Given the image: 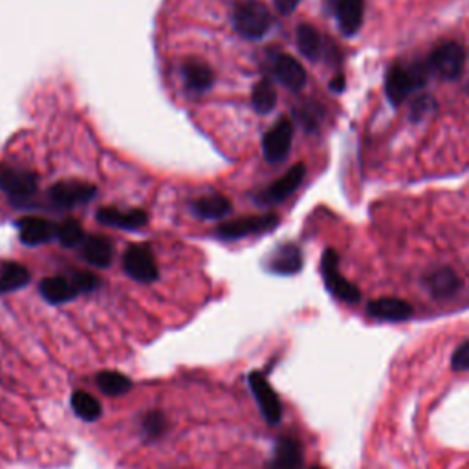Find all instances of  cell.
Wrapping results in <instances>:
<instances>
[{"label": "cell", "mask_w": 469, "mask_h": 469, "mask_svg": "<svg viewBox=\"0 0 469 469\" xmlns=\"http://www.w3.org/2000/svg\"><path fill=\"white\" fill-rule=\"evenodd\" d=\"M271 24V13L261 0H237L233 4V26L240 37L259 41L268 34Z\"/></svg>", "instance_id": "1"}, {"label": "cell", "mask_w": 469, "mask_h": 469, "mask_svg": "<svg viewBox=\"0 0 469 469\" xmlns=\"http://www.w3.org/2000/svg\"><path fill=\"white\" fill-rule=\"evenodd\" d=\"M425 65H413L411 69H403L401 65H392L385 76V93L394 107H400L411 96V92L427 85Z\"/></svg>", "instance_id": "2"}, {"label": "cell", "mask_w": 469, "mask_h": 469, "mask_svg": "<svg viewBox=\"0 0 469 469\" xmlns=\"http://www.w3.org/2000/svg\"><path fill=\"white\" fill-rule=\"evenodd\" d=\"M321 273L325 279V287L327 290L339 301L356 304L361 299V292L358 287H354L351 280H347L339 273V255L334 252V249H327L321 259Z\"/></svg>", "instance_id": "3"}, {"label": "cell", "mask_w": 469, "mask_h": 469, "mask_svg": "<svg viewBox=\"0 0 469 469\" xmlns=\"http://www.w3.org/2000/svg\"><path fill=\"white\" fill-rule=\"evenodd\" d=\"M279 216L273 213L268 214H254V216H242L235 221L224 222L216 228L214 235L222 240H237L249 235H261L273 231L279 226Z\"/></svg>", "instance_id": "4"}, {"label": "cell", "mask_w": 469, "mask_h": 469, "mask_svg": "<svg viewBox=\"0 0 469 469\" xmlns=\"http://www.w3.org/2000/svg\"><path fill=\"white\" fill-rule=\"evenodd\" d=\"M465 67V50L458 43H444L429 57V70L442 79L457 81Z\"/></svg>", "instance_id": "5"}, {"label": "cell", "mask_w": 469, "mask_h": 469, "mask_svg": "<svg viewBox=\"0 0 469 469\" xmlns=\"http://www.w3.org/2000/svg\"><path fill=\"white\" fill-rule=\"evenodd\" d=\"M37 174L31 171L17 169L6 164H0V190H3L12 200H28L37 191Z\"/></svg>", "instance_id": "6"}, {"label": "cell", "mask_w": 469, "mask_h": 469, "mask_svg": "<svg viewBox=\"0 0 469 469\" xmlns=\"http://www.w3.org/2000/svg\"><path fill=\"white\" fill-rule=\"evenodd\" d=\"M294 140V123L288 117H280L263 138V152L270 164L287 160Z\"/></svg>", "instance_id": "7"}, {"label": "cell", "mask_w": 469, "mask_h": 469, "mask_svg": "<svg viewBox=\"0 0 469 469\" xmlns=\"http://www.w3.org/2000/svg\"><path fill=\"white\" fill-rule=\"evenodd\" d=\"M123 270L138 283H152L158 279V266L147 244H134L125 252Z\"/></svg>", "instance_id": "8"}, {"label": "cell", "mask_w": 469, "mask_h": 469, "mask_svg": "<svg viewBox=\"0 0 469 469\" xmlns=\"http://www.w3.org/2000/svg\"><path fill=\"white\" fill-rule=\"evenodd\" d=\"M247 382H249V387H252V392L259 403L261 413L266 418V422L270 425H277L280 418H283V405H280L277 392L271 389L264 374L254 370L252 374H249Z\"/></svg>", "instance_id": "9"}, {"label": "cell", "mask_w": 469, "mask_h": 469, "mask_svg": "<svg viewBox=\"0 0 469 469\" xmlns=\"http://www.w3.org/2000/svg\"><path fill=\"white\" fill-rule=\"evenodd\" d=\"M98 190L92 183L77 180H62L50 187L48 197L59 207H76L79 204L90 202L96 197Z\"/></svg>", "instance_id": "10"}, {"label": "cell", "mask_w": 469, "mask_h": 469, "mask_svg": "<svg viewBox=\"0 0 469 469\" xmlns=\"http://www.w3.org/2000/svg\"><path fill=\"white\" fill-rule=\"evenodd\" d=\"M304 176H306L304 164H295L285 176H280L279 180H275L266 191H263L259 195V202L261 204L285 202L290 195H294L299 190Z\"/></svg>", "instance_id": "11"}, {"label": "cell", "mask_w": 469, "mask_h": 469, "mask_svg": "<svg viewBox=\"0 0 469 469\" xmlns=\"http://www.w3.org/2000/svg\"><path fill=\"white\" fill-rule=\"evenodd\" d=\"M424 288L429 292L433 299L446 301L460 292L462 280L455 270L444 266L439 270H433L424 277Z\"/></svg>", "instance_id": "12"}, {"label": "cell", "mask_w": 469, "mask_h": 469, "mask_svg": "<svg viewBox=\"0 0 469 469\" xmlns=\"http://www.w3.org/2000/svg\"><path fill=\"white\" fill-rule=\"evenodd\" d=\"M413 304L403 299L396 297H382V299H374L367 306V314L374 319L380 321H392V323H401L408 321L413 316Z\"/></svg>", "instance_id": "13"}, {"label": "cell", "mask_w": 469, "mask_h": 469, "mask_svg": "<svg viewBox=\"0 0 469 469\" xmlns=\"http://www.w3.org/2000/svg\"><path fill=\"white\" fill-rule=\"evenodd\" d=\"M19 239L26 246H39L57 237V226L41 216H22L15 222Z\"/></svg>", "instance_id": "14"}, {"label": "cell", "mask_w": 469, "mask_h": 469, "mask_svg": "<svg viewBox=\"0 0 469 469\" xmlns=\"http://www.w3.org/2000/svg\"><path fill=\"white\" fill-rule=\"evenodd\" d=\"M98 222L117 230H142L149 222V214L143 209L121 211L116 207H100Z\"/></svg>", "instance_id": "15"}, {"label": "cell", "mask_w": 469, "mask_h": 469, "mask_svg": "<svg viewBox=\"0 0 469 469\" xmlns=\"http://www.w3.org/2000/svg\"><path fill=\"white\" fill-rule=\"evenodd\" d=\"M268 270L277 275H294L303 268V254L301 249L292 244H280L275 252L268 257Z\"/></svg>", "instance_id": "16"}, {"label": "cell", "mask_w": 469, "mask_h": 469, "mask_svg": "<svg viewBox=\"0 0 469 469\" xmlns=\"http://www.w3.org/2000/svg\"><path fill=\"white\" fill-rule=\"evenodd\" d=\"M365 17V0H337L336 3V19L339 29L347 37L356 36L363 26Z\"/></svg>", "instance_id": "17"}, {"label": "cell", "mask_w": 469, "mask_h": 469, "mask_svg": "<svg viewBox=\"0 0 469 469\" xmlns=\"http://www.w3.org/2000/svg\"><path fill=\"white\" fill-rule=\"evenodd\" d=\"M273 74L288 90L297 92L306 85V70L292 55H279L273 62Z\"/></svg>", "instance_id": "18"}, {"label": "cell", "mask_w": 469, "mask_h": 469, "mask_svg": "<svg viewBox=\"0 0 469 469\" xmlns=\"http://www.w3.org/2000/svg\"><path fill=\"white\" fill-rule=\"evenodd\" d=\"M39 292L52 304L69 303L79 295V290L74 285L72 277H61V275L43 279L41 285H39Z\"/></svg>", "instance_id": "19"}, {"label": "cell", "mask_w": 469, "mask_h": 469, "mask_svg": "<svg viewBox=\"0 0 469 469\" xmlns=\"http://www.w3.org/2000/svg\"><path fill=\"white\" fill-rule=\"evenodd\" d=\"M81 249H83L85 261H88L92 266L107 268L112 263L114 246H112L110 239H107L105 235H88V237H85V240L81 244Z\"/></svg>", "instance_id": "20"}, {"label": "cell", "mask_w": 469, "mask_h": 469, "mask_svg": "<svg viewBox=\"0 0 469 469\" xmlns=\"http://www.w3.org/2000/svg\"><path fill=\"white\" fill-rule=\"evenodd\" d=\"M185 88L193 93H204L213 86V70L200 61H187L182 69Z\"/></svg>", "instance_id": "21"}, {"label": "cell", "mask_w": 469, "mask_h": 469, "mask_svg": "<svg viewBox=\"0 0 469 469\" xmlns=\"http://www.w3.org/2000/svg\"><path fill=\"white\" fill-rule=\"evenodd\" d=\"M295 41H297L299 52L310 61H318L325 53L323 36L314 26L299 24L295 29Z\"/></svg>", "instance_id": "22"}, {"label": "cell", "mask_w": 469, "mask_h": 469, "mask_svg": "<svg viewBox=\"0 0 469 469\" xmlns=\"http://www.w3.org/2000/svg\"><path fill=\"white\" fill-rule=\"evenodd\" d=\"M303 448L295 439L279 441L273 457V469H301Z\"/></svg>", "instance_id": "23"}, {"label": "cell", "mask_w": 469, "mask_h": 469, "mask_svg": "<svg viewBox=\"0 0 469 469\" xmlns=\"http://www.w3.org/2000/svg\"><path fill=\"white\" fill-rule=\"evenodd\" d=\"M191 211L197 216L206 218V221H216V218H222L231 211V202L222 195L202 197L191 202Z\"/></svg>", "instance_id": "24"}, {"label": "cell", "mask_w": 469, "mask_h": 469, "mask_svg": "<svg viewBox=\"0 0 469 469\" xmlns=\"http://www.w3.org/2000/svg\"><path fill=\"white\" fill-rule=\"evenodd\" d=\"M29 283V271L19 263H8L0 273V294H10L24 288Z\"/></svg>", "instance_id": "25"}, {"label": "cell", "mask_w": 469, "mask_h": 469, "mask_svg": "<svg viewBox=\"0 0 469 469\" xmlns=\"http://www.w3.org/2000/svg\"><path fill=\"white\" fill-rule=\"evenodd\" d=\"M72 409L85 422H96L101 416V403L85 391H76L72 396Z\"/></svg>", "instance_id": "26"}, {"label": "cell", "mask_w": 469, "mask_h": 469, "mask_svg": "<svg viewBox=\"0 0 469 469\" xmlns=\"http://www.w3.org/2000/svg\"><path fill=\"white\" fill-rule=\"evenodd\" d=\"M96 382H98L100 389L109 396H123L133 389V382L125 376V374L114 372V370L100 372Z\"/></svg>", "instance_id": "27"}, {"label": "cell", "mask_w": 469, "mask_h": 469, "mask_svg": "<svg viewBox=\"0 0 469 469\" xmlns=\"http://www.w3.org/2000/svg\"><path fill=\"white\" fill-rule=\"evenodd\" d=\"M252 105L259 114H268L277 105V92L270 79H263L254 86Z\"/></svg>", "instance_id": "28"}, {"label": "cell", "mask_w": 469, "mask_h": 469, "mask_svg": "<svg viewBox=\"0 0 469 469\" xmlns=\"http://www.w3.org/2000/svg\"><path fill=\"white\" fill-rule=\"evenodd\" d=\"M57 239L67 247L81 246L85 240V231L77 218H67L65 222H61V226H57Z\"/></svg>", "instance_id": "29"}, {"label": "cell", "mask_w": 469, "mask_h": 469, "mask_svg": "<svg viewBox=\"0 0 469 469\" xmlns=\"http://www.w3.org/2000/svg\"><path fill=\"white\" fill-rule=\"evenodd\" d=\"M297 116V121L303 125V129L308 131V133H316L319 129V125H321V117H323V109L314 103V101H310L306 105H303L301 109H297L295 112Z\"/></svg>", "instance_id": "30"}, {"label": "cell", "mask_w": 469, "mask_h": 469, "mask_svg": "<svg viewBox=\"0 0 469 469\" xmlns=\"http://www.w3.org/2000/svg\"><path fill=\"white\" fill-rule=\"evenodd\" d=\"M167 420L162 413L152 411L143 418V433L149 436V439H158V436L166 431Z\"/></svg>", "instance_id": "31"}, {"label": "cell", "mask_w": 469, "mask_h": 469, "mask_svg": "<svg viewBox=\"0 0 469 469\" xmlns=\"http://www.w3.org/2000/svg\"><path fill=\"white\" fill-rule=\"evenodd\" d=\"M436 101L431 96H420L411 103V119L420 121L424 119L431 110H434Z\"/></svg>", "instance_id": "32"}, {"label": "cell", "mask_w": 469, "mask_h": 469, "mask_svg": "<svg viewBox=\"0 0 469 469\" xmlns=\"http://www.w3.org/2000/svg\"><path fill=\"white\" fill-rule=\"evenodd\" d=\"M72 280H74V285L77 287L79 294H88V292H92L93 288L98 287V283H100L98 277L93 275V273H90V271H76V273L72 275Z\"/></svg>", "instance_id": "33"}, {"label": "cell", "mask_w": 469, "mask_h": 469, "mask_svg": "<svg viewBox=\"0 0 469 469\" xmlns=\"http://www.w3.org/2000/svg\"><path fill=\"white\" fill-rule=\"evenodd\" d=\"M451 367L455 370H469V339L462 341L451 356Z\"/></svg>", "instance_id": "34"}, {"label": "cell", "mask_w": 469, "mask_h": 469, "mask_svg": "<svg viewBox=\"0 0 469 469\" xmlns=\"http://www.w3.org/2000/svg\"><path fill=\"white\" fill-rule=\"evenodd\" d=\"M273 4H275V8H277L279 13L290 15L299 6V0H273Z\"/></svg>", "instance_id": "35"}, {"label": "cell", "mask_w": 469, "mask_h": 469, "mask_svg": "<svg viewBox=\"0 0 469 469\" xmlns=\"http://www.w3.org/2000/svg\"><path fill=\"white\" fill-rule=\"evenodd\" d=\"M330 90H332L334 93H341L343 90H345V76H343V74L336 76V77L330 81Z\"/></svg>", "instance_id": "36"}, {"label": "cell", "mask_w": 469, "mask_h": 469, "mask_svg": "<svg viewBox=\"0 0 469 469\" xmlns=\"http://www.w3.org/2000/svg\"><path fill=\"white\" fill-rule=\"evenodd\" d=\"M311 469H323V467H311Z\"/></svg>", "instance_id": "37"}, {"label": "cell", "mask_w": 469, "mask_h": 469, "mask_svg": "<svg viewBox=\"0 0 469 469\" xmlns=\"http://www.w3.org/2000/svg\"><path fill=\"white\" fill-rule=\"evenodd\" d=\"M467 93H469V86H467Z\"/></svg>", "instance_id": "38"}]
</instances>
